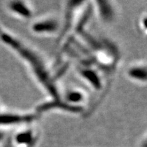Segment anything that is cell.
<instances>
[{"label": "cell", "mask_w": 147, "mask_h": 147, "mask_svg": "<svg viewBox=\"0 0 147 147\" xmlns=\"http://www.w3.org/2000/svg\"><path fill=\"white\" fill-rule=\"evenodd\" d=\"M0 38L27 64L38 83L51 95L52 99H59V91L55 85L54 80L42 57L23 41L10 33L1 32Z\"/></svg>", "instance_id": "6da1fadb"}, {"label": "cell", "mask_w": 147, "mask_h": 147, "mask_svg": "<svg viewBox=\"0 0 147 147\" xmlns=\"http://www.w3.org/2000/svg\"><path fill=\"white\" fill-rule=\"evenodd\" d=\"M61 29L59 20L54 16H46L35 20L30 25V30L33 34L40 36L56 35Z\"/></svg>", "instance_id": "7a4b0ae2"}, {"label": "cell", "mask_w": 147, "mask_h": 147, "mask_svg": "<svg viewBox=\"0 0 147 147\" xmlns=\"http://www.w3.org/2000/svg\"><path fill=\"white\" fill-rule=\"evenodd\" d=\"M38 118L37 113H0V128L16 125H26L34 122Z\"/></svg>", "instance_id": "3957f363"}, {"label": "cell", "mask_w": 147, "mask_h": 147, "mask_svg": "<svg viewBox=\"0 0 147 147\" xmlns=\"http://www.w3.org/2000/svg\"><path fill=\"white\" fill-rule=\"evenodd\" d=\"M6 8L9 13L21 20L31 19L34 11L30 3L23 0H12L7 2Z\"/></svg>", "instance_id": "277c9868"}, {"label": "cell", "mask_w": 147, "mask_h": 147, "mask_svg": "<svg viewBox=\"0 0 147 147\" xmlns=\"http://www.w3.org/2000/svg\"><path fill=\"white\" fill-rule=\"evenodd\" d=\"M80 66V67L78 69L80 77L96 91H100V89L103 87L102 79L100 72L87 65H81Z\"/></svg>", "instance_id": "5b68a950"}, {"label": "cell", "mask_w": 147, "mask_h": 147, "mask_svg": "<svg viewBox=\"0 0 147 147\" xmlns=\"http://www.w3.org/2000/svg\"><path fill=\"white\" fill-rule=\"evenodd\" d=\"M95 7L98 18L104 23H112L116 19V11L113 2L101 0L96 1Z\"/></svg>", "instance_id": "8992f818"}, {"label": "cell", "mask_w": 147, "mask_h": 147, "mask_svg": "<svg viewBox=\"0 0 147 147\" xmlns=\"http://www.w3.org/2000/svg\"><path fill=\"white\" fill-rule=\"evenodd\" d=\"M126 75L130 80L136 83L145 84L147 80L146 65L138 62L130 65L126 70Z\"/></svg>", "instance_id": "52a82bcc"}, {"label": "cell", "mask_w": 147, "mask_h": 147, "mask_svg": "<svg viewBox=\"0 0 147 147\" xmlns=\"http://www.w3.org/2000/svg\"><path fill=\"white\" fill-rule=\"evenodd\" d=\"M6 138H7V134H6L5 131L4 130L0 128V143H4Z\"/></svg>", "instance_id": "ba28073f"}]
</instances>
